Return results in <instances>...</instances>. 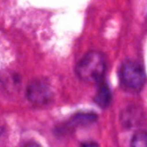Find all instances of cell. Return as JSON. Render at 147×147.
<instances>
[{
  "mask_svg": "<svg viewBox=\"0 0 147 147\" xmlns=\"http://www.w3.org/2000/svg\"><path fill=\"white\" fill-rule=\"evenodd\" d=\"M107 69V59L104 53L97 50L89 51L78 62L76 73L81 80L89 83H100Z\"/></svg>",
  "mask_w": 147,
  "mask_h": 147,
  "instance_id": "1",
  "label": "cell"
},
{
  "mask_svg": "<svg viewBox=\"0 0 147 147\" xmlns=\"http://www.w3.org/2000/svg\"><path fill=\"white\" fill-rule=\"evenodd\" d=\"M120 80L122 85L129 90H141L146 81L144 67L136 60H126L120 68Z\"/></svg>",
  "mask_w": 147,
  "mask_h": 147,
  "instance_id": "2",
  "label": "cell"
},
{
  "mask_svg": "<svg viewBox=\"0 0 147 147\" xmlns=\"http://www.w3.org/2000/svg\"><path fill=\"white\" fill-rule=\"evenodd\" d=\"M26 96L34 104H45L51 98V86L42 80H34L27 86Z\"/></svg>",
  "mask_w": 147,
  "mask_h": 147,
  "instance_id": "3",
  "label": "cell"
},
{
  "mask_svg": "<svg viewBox=\"0 0 147 147\" xmlns=\"http://www.w3.org/2000/svg\"><path fill=\"white\" fill-rule=\"evenodd\" d=\"M94 101L102 108L107 107L111 101V91L108 85L105 83H101L98 87L96 94L94 96Z\"/></svg>",
  "mask_w": 147,
  "mask_h": 147,
  "instance_id": "4",
  "label": "cell"
},
{
  "mask_svg": "<svg viewBox=\"0 0 147 147\" xmlns=\"http://www.w3.org/2000/svg\"><path fill=\"white\" fill-rule=\"evenodd\" d=\"M131 147H147V135L145 131H138L134 134Z\"/></svg>",
  "mask_w": 147,
  "mask_h": 147,
  "instance_id": "5",
  "label": "cell"
},
{
  "mask_svg": "<svg viewBox=\"0 0 147 147\" xmlns=\"http://www.w3.org/2000/svg\"><path fill=\"white\" fill-rule=\"evenodd\" d=\"M82 147H99V146L95 142H86V143L82 144Z\"/></svg>",
  "mask_w": 147,
  "mask_h": 147,
  "instance_id": "6",
  "label": "cell"
},
{
  "mask_svg": "<svg viewBox=\"0 0 147 147\" xmlns=\"http://www.w3.org/2000/svg\"><path fill=\"white\" fill-rule=\"evenodd\" d=\"M24 147H40L38 145V144H36V143H29V144H27L26 146H24Z\"/></svg>",
  "mask_w": 147,
  "mask_h": 147,
  "instance_id": "7",
  "label": "cell"
}]
</instances>
